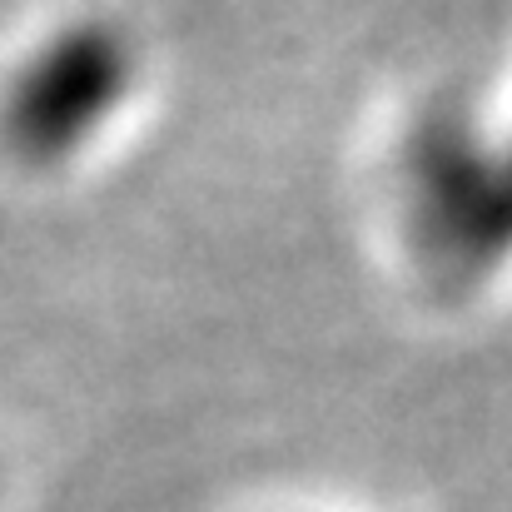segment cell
Returning a JSON list of instances; mask_svg holds the SVG:
<instances>
[{
  "label": "cell",
  "mask_w": 512,
  "mask_h": 512,
  "mask_svg": "<svg viewBox=\"0 0 512 512\" xmlns=\"http://www.w3.org/2000/svg\"><path fill=\"white\" fill-rule=\"evenodd\" d=\"M130 80V50L115 30L85 25L45 45L35 55L5 105L10 135L30 155H60L80 145L105 110H115Z\"/></svg>",
  "instance_id": "cell-1"
}]
</instances>
